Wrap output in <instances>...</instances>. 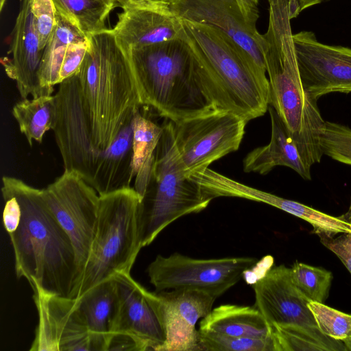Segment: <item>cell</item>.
I'll list each match as a JSON object with an SVG mask.
<instances>
[{"instance_id":"obj_3","label":"cell","mask_w":351,"mask_h":351,"mask_svg":"<svg viewBox=\"0 0 351 351\" xmlns=\"http://www.w3.org/2000/svg\"><path fill=\"white\" fill-rule=\"evenodd\" d=\"M269 24L263 55L269 83V106L282 119L310 167L324 155L321 145L326 121L317 101L304 89L288 13L287 0L269 2Z\"/></svg>"},{"instance_id":"obj_22","label":"cell","mask_w":351,"mask_h":351,"mask_svg":"<svg viewBox=\"0 0 351 351\" xmlns=\"http://www.w3.org/2000/svg\"><path fill=\"white\" fill-rule=\"evenodd\" d=\"M199 330L209 333L259 339L271 338V326L255 306L223 304L199 323Z\"/></svg>"},{"instance_id":"obj_12","label":"cell","mask_w":351,"mask_h":351,"mask_svg":"<svg viewBox=\"0 0 351 351\" xmlns=\"http://www.w3.org/2000/svg\"><path fill=\"white\" fill-rule=\"evenodd\" d=\"M38 324L30 351H107L108 335L91 332L76 298L34 291Z\"/></svg>"},{"instance_id":"obj_20","label":"cell","mask_w":351,"mask_h":351,"mask_svg":"<svg viewBox=\"0 0 351 351\" xmlns=\"http://www.w3.org/2000/svg\"><path fill=\"white\" fill-rule=\"evenodd\" d=\"M271 123L270 142L250 152L243 160V171L264 175L277 166L289 167L302 178L311 180V167L304 160L297 143L282 119L271 106L268 107Z\"/></svg>"},{"instance_id":"obj_11","label":"cell","mask_w":351,"mask_h":351,"mask_svg":"<svg viewBox=\"0 0 351 351\" xmlns=\"http://www.w3.org/2000/svg\"><path fill=\"white\" fill-rule=\"evenodd\" d=\"M53 131L64 170L78 173L93 186L103 151L93 143L77 73L58 84Z\"/></svg>"},{"instance_id":"obj_13","label":"cell","mask_w":351,"mask_h":351,"mask_svg":"<svg viewBox=\"0 0 351 351\" xmlns=\"http://www.w3.org/2000/svg\"><path fill=\"white\" fill-rule=\"evenodd\" d=\"M301 80L315 101L331 93H351V49L320 43L315 34H293Z\"/></svg>"},{"instance_id":"obj_8","label":"cell","mask_w":351,"mask_h":351,"mask_svg":"<svg viewBox=\"0 0 351 351\" xmlns=\"http://www.w3.org/2000/svg\"><path fill=\"white\" fill-rule=\"evenodd\" d=\"M43 191L73 246L77 278L71 297L82 278L96 234L99 195L78 173L66 170Z\"/></svg>"},{"instance_id":"obj_10","label":"cell","mask_w":351,"mask_h":351,"mask_svg":"<svg viewBox=\"0 0 351 351\" xmlns=\"http://www.w3.org/2000/svg\"><path fill=\"white\" fill-rule=\"evenodd\" d=\"M258 261L252 257L193 258L179 253L158 255L147 267L156 292L191 289L216 298L237 284Z\"/></svg>"},{"instance_id":"obj_39","label":"cell","mask_w":351,"mask_h":351,"mask_svg":"<svg viewBox=\"0 0 351 351\" xmlns=\"http://www.w3.org/2000/svg\"><path fill=\"white\" fill-rule=\"evenodd\" d=\"M244 10L252 18L257 19L259 16L258 8V0H237Z\"/></svg>"},{"instance_id":"obj_7","label":"cell","mask_w":351,"mask_h":351,"mask_svg":"<svg viewBox=\"0 0 351 351\" xmlns=\"http://www.w3.org/2000/svg\"><path fill=\"white\" fill-rule=\"evenodd\" d=\"M162 128L151 180L140 206L143 247L152 243L171 223L203 210L212 200L195 180L185 176L176 147L172 121L165 122Z\"/></svg>"},{"instance_id":"obj_38","label":"cell","mask_w":351,"mask_h":351,"mask_svg":"<svg viewBox=\"0 0 351 351\" xmlns=\"http://www.w3.org/2000/svg\"><path fill=\"white\" fill-rule=\"evenodd\" d=\"M327 0H287L288 13L292 19L306 8Z\"/></svg>"},{"instance_id":"obj_43","label":"cell","mask_w":351,"mask_h":351,"mask_svg":"<svg viewBox=\"0 0 351 351\" xmlns=\"http://www.w3.org/2000/svg\"><path fill=\"white\" fill-rule=\"evenodd\" d=\"M117 1H119V0H117Z\"/></svg>"},{"instance_id":"obj_1","label":"cell","mask_w":351,"mask_h":351,"mask_svg":"<svg viewBox=\"0 0 351 351\" xmlns=\"http://www.w3.org/2000/svg\"><path fill=\"white\" fill-rule=\"evenodd\" d=\"M21 207L16 230L9 234L16 276L33 291L71 297L77 278L75 255L68 234L48 206L43 189L11 176L2 178Z\"/></svg>"},{"instance_id":"obj_28","label":"cell","mask_w":351,"mask_h":351,"mask_svg":"<svg viewBox=\"0 0 351 351\" xmlns=\"http://www.w3.org/2000/svg\"><path fill=\"white\" fill-rule=\"evenodd\" d=\"M56 12L86 36L108 29L107 19L117 0H53Z\"/></svg>"},{"instance_id":"obj_14","label":"cell","mask_w":351,"mask_h":351,"mask_svg":"<svg viewBox=\"0 0 351 351\" xmlns=\"http://www.w3.org/2000/svg\"><path fill=\"white\" fill-rule=\"evenodd\" d=\"M171 10L183 21L213 27L225 33L252 58L266 73L263 55V38L251 17L237 0H166Z\"/></svg>"},{"instance_id":"obj_32","label":"cell","mask_w":351,"mask_h":351,"mask_svg":"<svg viewBox=\"0 0 351 351\" xmlns=\"http://www.w3.org/2000/svg\"><path fill=\"white\" fill-rule=\"evenodd\" d=\"M319 330L334 339L342 341L351 338V315L313 301L308 302Z\"/></svg>"},{"instance_id":"obj_4","label":"cell","mask_w":351,"mask_h":351,"mask_svg":"<svg viewBox=\"0 0 351 351\" xmlns=\"http://www.w3.org/2000/svg\"><path fill=\"white\" fill-rule=\"evenodd\" d=\"M129 48L141 106L152 107L172 122L218 110L206 94L200 64L187 34Z\"/></svg>"},{"instance_id":"obj_33","label":"cell","mask_w":351,"mask_h":351,"mask_svg":"<svg viewBox=\"0 0 351 351\" xmlns=\"http://www.w3.org/2000/svg\"><path fill=\"white\" fill-rule=\"evenodd\" d=\"M321 145L324 154L351 165V129L349 127L326 121Z\"/></svg>"},{"instance_id":"obj_25","label":"cell","mask_w":351,"mask_h":351,"mask_svg":"<svg viewBox=\"0 0 351 351\" xmlns=\"http://www.w3.org/2000/svg\"><path fill=\"white\" fill-rule=\"evenodd\" d=\"M86 37L56 12L55 25L44 48L39 70L40 84L49 95L53 92V86L60 84V71L68 45Z\"/></svg>"},{"instance_id":"obj_2","label":"cell","mask_w":351,"mask_h":351,"mask_svg":"<svg viewBox=\"0 0 351 351\" xmlns=\"http://www.w3.org/2000/svg\"><path fill=\"white\" fill-rule=\"evenodd\" d=\"M77 73L95 147L106 149L141 106L130 48L112 29L89 35Z\"/></svg>"},{"instance_id":"obj_29","label":"cell","mask_w":351,"mask_h":351,"mask_svg":"<svg viewBox=\"0 0 351 351\" xmlns=\"http://www.w3.org/2000/svg\"><path fill=\"white\" fill-rule=\"evenodd\" d=\"M272 206L308 222L320 239L332 238L350 230L349 222L341 215L332 217L293 200L276 195Z\"/></svg>"},{"instance_id":"obj_35","label":"cell","mask_w":351,"mask_h":351,"mask_svg":"<svg viewBox=\"0 0 351 351\" xmlns=\"http://www.w3.org/2000/svg\"><path fill=\"white\" fill-rule=\"evenodd\" d=\"M88 47V37L74 41L68 45L60 71V83L79 71Z\"/></svg>"},{"instance_id":"obj_42","label":"cell","mask_w":351,"mask_h":351,"mask_svg":"<svg viewBox=\"0 0 351 351\" xmlns=\"http://www.w3.org/2000/svg\"><path fill=\"white\" fill-rule=\"evenodd\" d=\"M267 1L269 2V1H271V0H267Z\"/></svg>"},{"instance_id":"obj_37","label":"cell","mask_w":351,"mask_h":351,"mask_svg":"<svg viewBox=\"0 0 351 351\" xmlns=\"http://www.w3.org/2000/svg\"><path fill=\"white\" fill-rule=\"evenodd\" d=\"M110 350L145 351L147 350V347L130 334L117 332L109 334L107 351Z\"/></svg>"},{"instance_id":"obj_31","label":"cell","mask_w":351,"mask_h":351,"mask_svg":"<svg viewBox=\"0 0 351 351\" xmlns=\"http://www.w3.org/2000/svg\"><path fill=\"white\" fill-rule=\"evenodd\" d=\"M201 350L209 351H274L271 337L259 339L227 336L199 330Z\"/></svg>"},{"instance_id":"obj_40","label":"cell","mask_w":351,"mask_h":351,"mask_svg":"<svg viewBox=\"0 0 351 351\" xmlns=\"http://www.w3.org/2000/svg\"><path fill=\"white\" fill-rule=\"evenodd\" d=\"M343 342L345 344L346 351H351V338L347 339Z\"/></svg>"},{"instance_id":"obj_16","label":"cell","mask_w":351,"mask_h":351,"mask_svg":"<svg viewBox=\"0 0 351 351\" xmlns=\"http://www.w3.org/2000/svg\"><path fill=\"white\" fill-rule=\"evenodd\" d=\"M122 12L112 29L130 47H143L184 38L183 21L166 0H119Z\"/></svg>"},{"instance_id":"obj_34","label":"cell","mask_w":351,"mask_h":351,"mask_svg":"<svg viewBox=\"0 0 351 351\" xmlns=\"http://www.w3.org/2000/svg\"><path fill=\"white\" fill-rule=\"evenodd\" d=\"M29 4L39 46L44 50L55 25L56 10L53 0H29Z\"/></svg>"},{"instance_id":"obj_23","label":"cell","mask_w":351,"mask_h":351,"mask_svg":"<svg viewBox=\"0 0 351 351\" xmlns=\"http://www.w3.org/2000/svg\"><path fill=\"white\" fill-rule=\"evenodd\" d=\"M160 126L138 110L133 118L134 189L143 199L150 182L156 150L162 133Z\"/></svg>"},{"instance_id":"obj_36","label":"cell","mask_w":351,"mask_h":351,"mask_svg":"<svg viewBox=\"0 0 351 351\" xmlns=\"http://www.w3.org/2000/svg\"><path fill=\"white\" fill-rule=\"evenodd\" d=\"M350 223L348 232L337 237L320 239L323 245L335 253L351 274V200L348 211L341 215Z\"/></svg>"},{"instance_id":"obj_15","label":"cell","mask_w":351,"mask_h":351,"mask_svg":"<svg viewBox=\"0 0 351 351\" xmlns=\"http://www.w3.org/2000/svg\"><path fill=\"white\" fill-rule=\"evenodd\" d=\"M118 305L110 333L123 332L141 340L147 350L160 351L166 341L161 299L133 279L130 274L114 276Z\"/></svg>"},{"instance_id":"obj_18","label":"cell","mask_w":351,"mask_h":351,"mask_svg":"<svg viewBox=\"0 0 351 351\" xmlns=\"http://www.w3.org/2000/svg\"><path fill=\"white\" fill-rule=\"evenodd\" d=\"M162 304L166 341L160 351L201 350L195 325L211 311L217 299L197 289L158 292Z\"/></svg>"},{"instance_id":"obj_9","label":"cell","mask_w":351,"mask_h":351,"mask_svg":"<svg viewBox=\"0 0 351 351\" xmlns=\"http://www.w3.org/2000/svg\"><path fill=\"white\" fill-rule=\"evenodd\" d=\"M172 123L182 169L190 177L237 151L247 122L236 114L218 110Z\"/></svg>"},{"instance_id":"obj_19","label":"cell","mask_w":351,"mask_h":351,"mask_svg":"<svg viewBox=\"0 0 351 351\" xmlns=\"http://www.w3.org/2000/svg\"><path fill=\"white\" fill-rule=\"evenodd\" d=\"M9 53L11 58L4 57L1 62L7 75L15 81L21 99L51 95L40 82L39 70L43 50L39 46L29 0H21L12 32Z\"/></svg>"},{"instance_id":"obj_26","label":"cell","mask_w":351,"mask_h":351,"mask_svg":"<svg viewBox=\"0 0 351 351\" xmlns=\"http://www.w3.org/2000/svg\"><path fill=\"white\" fill-rule=\"evenodd\" d=\"M12 114L29 146H32L34 141L41 143L45 133L53 130L54 126L56 115L55 95L21 99L14 105Z\"/></svg>"},{"instance_id":"obj_41","label":"cell","mask_w":351,"mask_h":351,"mask_svg":"<svg viewBox=\"0 0 351 351\" xmlns=\"http://www.w3.org/2000/svg\"><path fill=\"white\" fill-rule=\"evenodd\" d=\"M7 0H0V11L2 12Z\"/></svg>"},{"instance_id":"obj_17","label":"cell","mask_w":351,"mask_h":351,"mask_svg":"<svg viewBox=\"0 0 351 351\" xmlns=\"http://www.w3.org/2000/svg\"><path fill=\"white\" fill-rule=\"evenodd\" d=\"M255 304L270 325L299 324L317 327L309 300L294 285L290 268L271 267L252 285Z\"/></svg>"},{"instance_id":"obj_24","label":"cell","mask_w":351,"mask_h":351,"mask_svg":"<svg viewBox=\"0 0 351 351\" xmlns=\"http://www.w3.org/2000/svg\"><path fill=\"white\" fill-rule=\"evenodd\" d=\"M76 298L88 330L101 335L110 334L118 305L114 277L95 285Z\"/></svg>"},{"instance_id":"obj_21","label":"cell","mask_w":351,"mask_h":351,"mask_svg":"<svg viewBox=\"0 0 351 351\" xmlns=\"http://www.w3.org/2000/svg\"><path fill=\"white\" fill-rule=\"evenodd\" d=\"M132 143L133 119L123 128L112 143L103 151L102 159L97 168L93 184V187L99 195L131 187L134 180Z\"/></svg>"},{"instance_id":"obj_30","label":"cell","mask_w":351,"mask_h":351,"mask_svg":"<svg viewBox=\"0 0 351 351\" xmlns=\"http://www.w3.org/2000/svg\"><path fill=\"white\" fill-rule=\"evenodd\" d=\"M290 273L294 285L309 300L324 303L332 279L330 271L295 262Z\"/></svg>"},{"instance_id":"obj_5","label":"cell","mask_w":351,"mask_h":351,"mask_svg":"<svg viewBox=\"0 0 351 351\" xmlns=\"http://www.w3.org/2000/svg\"><path fill=\"white\" fill-rule=\"evenodd\" d=\"M182 21L199 61L205 90L217 110L236 114L247 122L265 114L270 93L266 73L225 33Z\"/></svg>"},{"instance_id":"obj_6","label":"cell","mask_w":351,"mask_h":351,"mask_svg":"<svg viewBox=\"0 0 351 351\" xmlns=\"http://www.w3.org/2000/svg\"><path fill=\"white\" fill-rule=\"evenodd\" d=\"M141 197L134 187L99 195L97 228L80 281L71 298H79L119 273L130 274L140 250Z\"/></svg>"},{"instance_id":"obj_27","label":"cell","mask_w":351,"mask_h":351,"mask_svg":"<svg viewBox=\"0 0 351 351\" xmlns=\"http://www.w3.org/2000/svg\"><path fill=\"white\" fill-rule=\"evenodd\" d=\"M274 351H346L342 341L323 334L318 328L299 324H272Z\"/></svg>"}]
</instances>
